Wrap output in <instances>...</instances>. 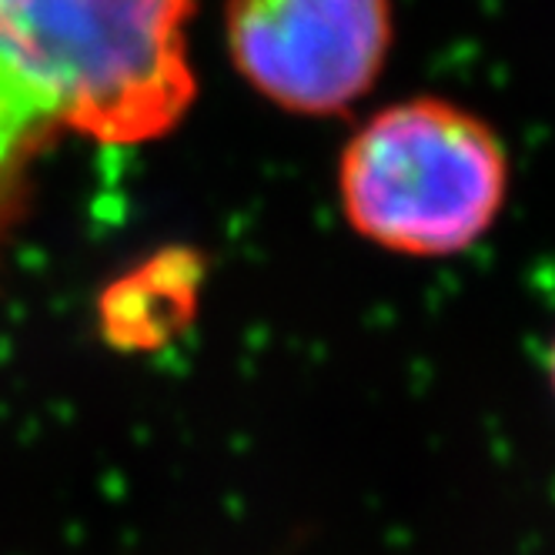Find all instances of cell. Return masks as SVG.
Wrapping results in <instances>:
<instances>
[{
  "mask_svg": "<svg viewBox=\"0 0 555 555\" xmlns=\"http://www.w3.org/2000/svg\"><path fill=\"white\" fill-rule=\"evenodd\" d=\"M191 0H0V197L57 134L144 144L194 101Z\"/></svg>",
  "mask_w": 555,
  "mask_h": 555,
  "instance_id": "1",
  "label": "cell"
},
{
  "mask_svg": "<svg viewBox=\"0 0 555 555\" xmlns=\"http://www.w3.org/2000/svg\"><path fill=\"white\" fill-rule=\"evenodd\" d=\"M512 194L499 128L449 98H405L351 134L338 197L351 231L405 258H455L486 242Z\"/></svg>",
  "mask_w": 555,
  "mask_h": 555,
  "instance_id": "2",
  "label": "cell"
},
{
  "mask_svg": "<svg viewBox=\"0 0 555 555\" xmlns=\"http://www.w3.org/2000/svg\"><path fill=\"white\" fill-rule=\"evenodd\" d=\"M228 51L258 94L328 117L359 104L388 64L391 0H228Z\"/></svg>",
  "mask_w": 555,
  "mask_h": 555,
  "instance_id": "3",
  "label": "cell"
},
{
  "mask_svg": "<svg viewBox=\"0 0 555 555\" xmlns=\"http://www.w3.org/2000/svg\"><path fill=\"white\" fill-rule=\"evenodd\" d=\"M197 268L181 255L157 258L117 282L104 305V332L117 348H154L171 338L194 308Z\"/></svg>",
  "mask_w": 555,
  "mask_h": 555,
  "instance_id": "4",
  "label": "cell"
},
{
  "mask_svg": "<svg viewBox=\"0 0 555 555\" xmlns=\"http://www.w3.org/2000/svg\"><path fill=\"white\" fill-rule=\"evenodd\" d=\"M545 378H548L552 399H555V332H552V341H548V351H545Z\"/></svg>",
  "mask_w": 555,
  "mask_h": 555,
  "instance_id": "5",
  "label": "cell"
}]
</instances>
